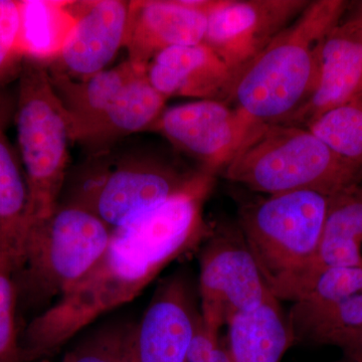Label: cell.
I'll list each match as a JSON object with an SVG mask.
<instances>
[{
    "label": "cell",
    "mask_w": 362,
    "mask_h": 362,
    "mask_svg": "<svg viewBox=\"0 0 362 362\" xmlns=\"http://www.w3.org/2000/svg\"><path fill=\"white\" fill-rule=\"evenodd\" d=\"M338 347L343 350L350 361L362 362V330L343 340Z\"/></svg>",
    "instance_id": "29"
},
{
    "label": "cell",
    "mask_w": 362,
    "mask_h": 362,
    "mask_svg": "<svg viewBox=\"0 0 362 362\" xmlns=\"http://www.w3.org/2000/svg\"><path fill=\"white\" fill-rule=\"evenodd\" d=\"M258 126L225 102L197 100L164 109L147 132L163 136L201 170L216 176Z\"/></svg>",
    "instance_id": "9"
},
{
    "label": "cell",
    "mask_w": 362,
    "mask_h": 362,
    "mask_svg": "<svg viewBox=\"0 0 362 362\" xmlns=\"http://www.w3.org/2000/svg\"><path fill=\"white\" fill-rule=\"evenodd\" d=\"M146 71L129 59L85 80H74L47 71L52 89L65 113L69 133L102 113L126 86Z\"/></svg>",
    "instance_id": "19"
},
{
    "label": "cell",
    "mask_w": 362,
    "mask_h": 362,
    "mask_svg": "<svg viewBox=\"0 0 362 362\" xmlns=\"http://www.w3.org/2000/svg\"><path fill=\"white\" fill-rule=\"evenodd\" d=\"M4 109L0 105V240L20 268L25 246V214L28 190L25 175L6 134Z\"/></svg>",
    "instance_id": "21"
},
{
    "label": "cell",
    "mask_w": 362,
    "mask_h": 362,
    "mask_svg": "<svg viewBox=\"0 0 362 362\" xmlns=\"http://www.w3.org/2000/svg\"><path fill=\"white\" fill-rule=\"evenodd\" d=\"M359 18H362V4H361V13H358Z\"/></svg>",
    "instance_id": "30"
},
{
    "label": "cell",
    "mask_w": 362,
    "mask_h": 362,
    "mask_svg": "<svg viewBox=\"0 0 362 362\" xmlns=\"http://www.w3.org/2000/svg\"><path fill=\"white\" fill-rule=\"evenodd\" d=\"M111 233L94 214L59 202L49 218L26 233L18 272L28 296L40 301L63 296L96 265Z\"/></svg>",
    "instance_id": "7"
},
{
    "label": "cell",
    "mask_w": 362,
    "mask_h": 362,
    "mask_svg": "<svg viewBox=\"0 0 362 362\" xmlns=\"http://www.w3.org/2000/svg\"><path fill=\"white\" fill-rule=\"evenodd\" d=\"M23 62L18 0H0V84L18 77Z\"/></svg>",
    "instance_id": "27"
},
{
    "label": "cell",
    "mask_w": 362,
    "mask_h": 362,
    "mask_svg": "<svg viewBox=\"0 0 362 362\" xmlns=\"http://www.w3.org/2000/svg\"><path fill=\"white\" fill-rule=\"evenodd\" d=\"M329 197L299 190L240 204L238 226L271 290L315 259Z\"/></svg>",
    "instance_id": "6"
},
{
    "label": "cell",
    "mask_w": 362,
    "mask_h": 362,
    "mask_svg": "<svg viewBox=\"0 0 362 362\" xmlns=\"http://www.w3.org/2000/svg\"><path fill=\"white\" fill-rule=\"evenodd\" d=\"M221 175L266 195L311 190L332 197L362 185V164L339 156L307 128L263 124Z\"/></svg>",
    "instance_id": "3"
},
{
    "label": "cell",
    "mask_w": 362,
    "mask_h": 362,
    "mask_svg": "<svg viewBox=\"0 0 362 362\" xmlns=\"http://www.w3.org/2000/svg\"><path fill=\"white\" fill-rule=\"evenodd\" d=\"M18 4L21 47L25 61L51 65L75 28L73 1L18 0Z\"/></svg>",
    "instance_id": "20"
},
{
    "label": "cell",
    "mask_w": 362,
    "mask_h": 362,
    "mask_svg": "<svg viewBox=\"0 0 362 362\" xmlns=\"http://www.w3.org/2000/svg\"><path fill=\"white\" fill-rule=\"evenodd\" d=\"M223 342L230 362H280L296 342L289 315L270 296L228 319Z\"/></svg>",
    "instance_id": "17"
},
{
    "label": "cell",
    "mask_w": 362,
    "mask_h": 362,
    "mask_svg": "<svg viewBox=\"0 0 362 362\" xmlns=\"http://www.w3.org/2000/svg\"><path fill=\"white\" fill-rule=\"evenodd\" d=\"M150 84L166 99L173 97L226 102L235 73L204 42L165 49L150 62Z\"/></svg>",
    "instance_id": "15"
},
{
    "label": "cell",
    "mask_w": 362,
    "mask_h": 362,
    "mask_svg": "<svg viewBox=\"0 0 362 362\" xmlns=\"http://www.w3.org/2000/svg\"><path fill=\"white\" fill-rule=\"evenodd\" d=\"M288 315L296 341L338 347L343 340L362 330V292L324 308L293 305Z\"/></svg>",
    "instance_id": "23"
},
{
    "label": "cell",
    "mask_w": 362,
    "mask_h": 362,
    "mask_svg": "<svg viewBox=\"0 0 362 362\" xmlns=\"http://www.w3.org/2000/svg\"><path fill=\"white\" fill-rule=\"evenodd\" d=\"M362 99V18L335 26L323 42L315 92L294 115L281 124L308 128L324 114Z\"/></svg>",
    "instance_id": "14"
},
{
    "label": "cell",
    "mask_w": 362,
    "mask_h": 362,
    "mask_svg": "<svg viewBox=\"0 0 362 362\" xmlns=\"http://www.w3.org/2000/svg\"><path fill=\"white\" fill-rule=\"evenodd\" d=\"M347 6L343 0L310 1L238 74L225 103L257 125L281 124L294 115L315 92L324 40L341 23Z\"/></svg>",
    "instance_id": "2"
},
{
    "label": "cell",
    "mask_w": 362,
    "mask_h": 362,
    "mask_svg": "<svg viewBox=\"0 0 362 362\" xmlns=\"http://www.w3.org/2000/svg\"><path fill=\"white\" fill-rule=\"evenodd\" d=\"M16 267L0 240V362H23L16 329Z\"/></svg>",
    "instance_id": "26"
},
{
    "label": "cell",
    "mask_w": 362,
    "mask_h": 362,
    "mask_svg": "<svg viewBox=\"0 0 362 362\" xmlns=\"http://www.w3.org/2000/svg\"><path fill=\"white\" fill-rule=\"evenodd\" d=\"M330 267H362V185L329 197L315 259L294 278Z\"/></svg>",
    "instance_id": "18"
},
{
    "label": "cell",
    "mask_w": 362,
    "mask_h": 362,
    "mask_svg": "<svg viewBox=\"0 0 362 362\" xmlns=\"http://www.w3.org/2000/svg\"><path fill=\"white\" fill-rule=\"evenodd\" d=\"M362 292V267H330L292 279L274 296L302 308H324Z\"/></svg>",
    "instance_id": "22"
},
{
    "label": "cell",
    "mask_w": 362,
    "mask_h": 362,
    "mask_svg": "<svg viewBox=\"0 0 362 362\" xmlns=\"http://www.w3.org/2000/svg\"><path fill=\"white\" fill-rule=\"evenodd\" d=\"M168 99L150 84L146 73L126 86L102 113L70 131L71 141L92 153L110 149L123 138L147 132L165 109Z\"/></svg>",
    "instance_id": "16"
},
{
    "label": "cell",
    "mask_w": 362,
    "mask_h": 362,
    "mask_svg": "<svg viewBox=\"0 0 362 362\" xmlns=\"http://www.w3.org/2000/svg\"><path fill=\"white\" fill-rule=\"evenodd\" d=\"M133 321L113 320L93 328L66 352L62 362H133Z\"/></svg>",
    "instance_id": "25"
},
{
    "label": "cell",
    "mask_w": 362,
    "mask_h": 362,
    "mask_svg": "<svg viewBox=\"0 0 362 362\" xmlns=\"http://www.w3.org/2000/svg\"><path fill=\"white\" fill-rule=\"evenodd\" d=\"M130 1H73L76 25L58 58L47 70L74 80L106 70L125 44Z\"/></svg>",
    "instance_id": "12"
},
{
    "label": "cell",
    "mask_w": 362,
    "mask_h": 362,
    "mask_svg": "<svg viewBox=\"0 0 362 362\" xmlns=\"http://www.w3.org/2000/svg\"><path fill=\"white\" fill-rule=\"evenodd\" d=\"M187 362H230L220 334L206 329L202 320L192 340Z\"/></svg>",
    "instance_id": "28"
},
{
    "label": "cell",
    "mask_w": 362,
    "mask_h": 362,
    "mask_svg": "<svg viewBox=\"0 0 362 362\" xmlns=\"http://www.w3.org/2000/svg\"><path fill=\"white\" fill-rule=\"evenodd\" d=\"M199 258L202 320L218 333L238 312L259 304L272 293L237 221L211 226Z\"/></svg>",
    "instance_id": "8"
},
{
    "label": "cell",
    "mask_w": 362,
    "mask_h": 362,
    "mask_svg": "<svg viewBox=\"0 0 362 362\" xmlns=\"http://www.w3.org/2000/svg\"><path fill=\"white\" fill-rule=\"evenodd\" d=\"M307 129L339 156L362 164V99L327 112Z\"/></svg>",
    "instance_id": "24"
},
{
    "label": "cell",
    "mask_w": 362,
    "mask_h": 362,
    "mask_svg": "<svg viewBox=\"0 0 362 362\" xmlns=\"http://www.w3.org/2000/svg\"><path fill=\"white\" fill-rule=\"evenodd\" d=\"M216 176L199 171L162 206L112 230L101 258L77 285L33 319L21 343L23 362L52 356L69 340L140 294L171 262L206 240L204 207Z\"/></svg>",
    "instance_id": "1"
},
{
    "label": "cell",
    "mask_w": 362,
    "mask_h": 362,
    "mask_svg": "<svg viewBox=\"0 0 362 362\" xmlns=\"http://www.w3.org/2000/svg\"><path fill=\"white\" fill-rule=\"evenodd\" d=\"M18 77L16 127L28 190L25 240L28 230L49 218L61 202L71 138L47 66L25 61Z\"/></svg>",
    "instance_id": "5"
},
{
    "label": "cell",
    "mask_w": 362,
    "mask_h": 362,
    "mask_svg": "<svg viewBox=\"0 0 362 362\" xmlns=\"http://www.w3.org/2000/svg\"><path fill=\"white\" fill-rule=\"evenodd\" d=\"M206 26V14L199 9V0L130 1L124 44L127 59L147 69L165 49L202 44Z\"/></svg>",
    "instance_id": "13"
},
{
    "label": "cell",
    "mask_w": 362,
    "mask_h": 362,
    "mask_svg": "<svg viewBox=\"0 0 362 362\" xmlns=\"http://www.w3.org/2000/svg\"><path fill=\"white\" fill-rule=\"evenodd\" d=\"M199 171L150 152L117 156L104 150L81 165L59 202L83 207L115 230L165 204Z\"/></svg>",
    "instance_id": "4"
},
{
    "label": "cell",
    "mask_w": 362,
    "mask_h": 362,
    "mask_svg": "<svg viewBox=\"0 0 362 362\" xmlns=\"http://www.w3.org/2000/svg\"><path fill=\"white\" fill-rule=\"evenodd\" d=\"M309 4L308 0H213L206 13L202 42L237 77Z\"/></svg>",
    "instance_id": "10"
},
{
    "label": "cell",
    "mask_w": 362,
    "mask_h": 362,
    "mask_svg": "<svg viewBox=\"0 0 362 362\" xmlns=\"http://www.w3.org/2000/svg\"><path fill=\"white\" fill-rule=\"evenodd\" d=\"M199 291L185 274L166 279L131 335L133 362H187L202 321Z\"/></svg>",
    "instance_id": "11"
}]
</instances>
